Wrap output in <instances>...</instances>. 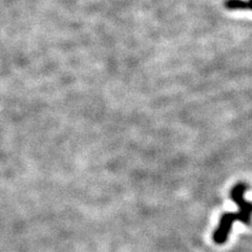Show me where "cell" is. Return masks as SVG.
<instances>
[{"label": "cell", "instance_id": "obj_1", "mask_svg": "<svg viewBox=\"0 0 252 252\" xmlns=\"http://www.w3.org/2000/svg\"><path fill=\"white\" fill-rule=\"evenodd\" d=\"M247 188V185L244 183H238L232 188L231 198L238 206L240 211L236 213H226L221 218V221H219L215 235H213V241L217 244L222 245L227 241L232 224L235 222L240 221L247 225L251 223L252 203L246 201V199H245V192H246Z\"/></svg>", "mask_w": 252, "mask_h": 252}, {"label": "cell", "instance_id": "obj_2", "mask_svg": "<svg viewBox=\"0 0 252 252\" xmlns=\"http://www.w3.org/2000/svg\"><path fill=\"white\" fill-rule=\"evenodd\" d=\"M225 8L229 11H245L252 12V0H226Z\"/></svg>", "mask_w": 252, "mask_h": 252}]
</instances>
